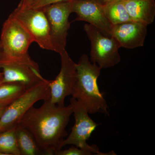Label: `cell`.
Returning <instances> with one entry per match:
<instances>
[{
    "mask_svg": "<svg viewBox=\"0 0 155 155\" xmlns=\"http://www.w3.org/2000/svg\"><path fill=\"white\" fill-rule=\"evenodd\" d=\"M44 101L39 108H30L18 125L32 134L44 155H56L68 135L66 128L73 113L72 106L57 105L49 99Z\"/></svg>",
    "mask_w": 155,
    "mask_h": 155,
    "instance_id": "1",
    "label": "cell"
},
{
    "mask_svg": "<svg viewBox=\"0 0 155 155\" xmlns=\"http://www.w3.org/2000/svg\"><path fill=\"white\" fill-rule=\"evenodd\" d=\"M76 66V80L72 89V97L81 103L88 114L97 113L109 115L107 101L97 84L101 68L91 63L88 56L83 54Z\"/></svg>",
    "mask_w": 155,
    "mask_h": 155,
    "instance_id": "2",
    "label": "cell"
},
{
    "mask_svg": "<svg viewBox=\"0 0 155 155\" xmlns=\"http://www.w3.org/2000/svg\"><path fill=\"white\" fill-rule=\"evenodd\" d=\"M49 82V81L46 79L27 89L7 107L0 117V132L16 127L25 113L35 103L50 99Z\"/></svg>",
    "mask_w": 155,
    "mask_h": 155,
    "instance_id": "3",
    "label": "cell"
},
{
    "mask_svg": "<svg viewBox=\"0 0 155 155\" xmlns=\"http://www.w3.org/2000/svg\"><path fill=\"white\" fill-rule=\"evenodd\" d=\"M33 42V38L25 27L10 15L3 24L0 39L5 57L3 60L29 57L28 48Z\"/></svg>",
    "mask_w": 155,
    "mask_h": 155,
    "instance_id": "4",
    "label": "cell"
},
{
    "mask_svg": "<svg viewBox=\"0 0 155 155\" xmlns=\"http://www.w3.org/2000/svg\"><path fill=\"white\" fill-rule=\"evenodd\" d=\"M84 31L91 42V62L101 69L114 67L121 61L119 50L120 45L112 36L103 34L91 24L84 25Z\"/></svg>",
    "mask_w": 155,
    "mask_h": 155,
    "instance_id": "5",
    "label": "cell"
},
{
    "mask_svg": "<svg viewBox=\"0 0 155 155\" xmlns=\"http://www.w3.org/2000/svg\"><path fill=\"white\" fill-rule=\"evenodd\" d=\"M42 9L48 22L53 51L61 54L66 50L68 31L70 27L69 18L72 13V2L55 3Z\"/></svg>",
    "mask_w": 155,
    "mask_h": 155,
    "instance_id": "6",
    "label": "cell"
},
{
    "mask_svg": "<svg viewBox=\"0 0 155 155\" xmlns=\"http://www.w3.org/2000/svg\"><path fill=\"white\" fill-rule=\"evenodd\" d=\"M70 104L75 117V124L71 133L62 143V148L68 145H73L95 155H104L100 152L97 146L90 145L87 142L98 124L90 117L84 106L72 97L70 99Z\"/></svg>",
    "mask_w": 155,
    "mask_h": 155,
    "instance_id": "7",
    "label": "cell"
},
{
    "mask_svg": "<svg viewBox=\"0 0 155 155\" xmlns=\"http://www.w3.org/2000/svg\"><path fill=\"white\" fill-rule=\"evenodd\" d=\"M10 16L17 19L25 27L34 42L40 48L53 51L48 22L42 9L18 5Z\"/></svg>",
    "mask_w": 155,
    "mask_h": 155,
    "instance_id": "8",
    "label": "cell"
},
{
    "mask_svg": "<svg viewBox=\"0 0 155 155\" xmlns=\"http://www.w3.org/2000/svg\"><path fill=\"white\" fill-rule=\"evenodd\" d=\"M0 68L2 84H20L28 89L46 80L41 75L38 65L30 56L18 60L4 59L0 61Z\"/></svg>",
    "mask_w": 155,
    "mask_h": 155,
    "instance_id": "9",
    "label": "cell"
},
{
    "mask_svg": "<svg viewBox=\"0 0 155 155\" xmlns=\"http://www.w3.org/2000/svg\"><path fill=\"white\" fill-rule=\"evenodd\" d=\"M61 57V70L55 79L49 81L50 102L57 105L64 106L65 98L71 95L76 80L75 64L69 57L66 50L60 54Z\"/></svg>",
    "mask_w": 155,
    "mask_h": 155,
    "instance_id": "10",
    "label": "cell"
},
{
    "mask_svg": "<svg viewBox=\"0 0 155 155\" xmlns=\"http://www.w3.org/2000/svg\"><path fill=\"white\" fill-rule=\"evenodd\" d=\"M72 12L77 15L74 21L88 22L107 36H111L113 25L106 17L102 5L95 0H74Z\"/></svg>",
    "mask_w": 155,
    "mask_h": 155,
    "instance_id": "11",
    "label": "cell"
},
{
    "mask_svg": "<svg viewBox=\"0 0 155 155\" xmlns=\"http://www.w3.org/2000/svg\"><path fill=\"white\" fill-rule=\"evenodd\" d=\"M147 25L133 20L113 25L111 36L117 41L120 48L133 49L143 47L147 33Z\"/></svg>",
    "mask_w": 155,
    "mask_h": 155,
    "instance_id": "12",
    "label": "cell"
},
{
    "mask_svg": "<svg viewBox=\"0 0 155 155\" xmlns=\"http://www.w3.org/2000/svg\"><path fill=\"white\" fill-rule=\"evenodd\" d=\"M124 2L131 20L147 25L153 22L155 17V0H130Z\"/></svg>",
    "mask_w": 155,
    "mask_h": 155,
    "instance_id": "13",
    "label": "cell"
},
{
    "mask_svg": "<svg viewBox=\"0 0 155 155\" xmlns=\"http://www.w3.org/2000/svg\"><path fill=\"white\" fill-rule=\"evenodd\" d=\"M15 130L17 145L21 155H44L35 139L28 130L18 125Z\"/></svg>",
    "mask_w": 155,
    "mask_h": 155,
    "instance_id": "14",
    "label": "cell"
},
{
    "mask_svg": "<svg viewBox=\"0 0 155 155\" xmlns=\"http://www.w3.org/2000/svg\"><path fill=\"white\" fill-rule=\"evenodd\" d=\"M103 7L106 17L113 25L132 20L125 8L124 1L114 0Z\"/></svg>",
    "mask_w": 155,
    "mask_h": 155,
    "instance_id": "15",
    "label": "cell"
},
{
    "mask_svg": "<svg viewBox=\"0 0 155 155\" xmlns=\"http://www.w3.org/2000/svg\"><path fill=\"white\" fill-rule=\"evenodd\" d=\"M15 128L0 132L1 155H21L17 145Z\"/></svg>",
    "mask_w": 155,
    "mask_h": 155,
    "instance_id": "16",
    "label": "cell"
},
{
    "mask_svg": "<svg viewBox=\"0 0 155 155\" xmlns=\"http://www.w3.org/2000/svg\"><path fill=\"white\" fill-rule=\"evenodd\" d=\"M27 89L20 84L6 83L0 84V104L9 106Z\"/></svg>",
    "mask_w": 155,
    "mask_h": 155,
    "instance_id": "17",
    "label": "cell"
},
{
    "mask_svg": "<svg viewBox=\"0 0 155 155\" xmlns=\"http://www.w3.org/2000/svg\"><path fill=\"white\" fill-rule=\"evenodd\" d=\"M74 0H31L23 5H18L29 7L32 8H42L52 4L62 2H72Z\"/></svg>",
    "mask_w": 155,
    "mask_h": 155,
    "instance_id": "18",
    "label": "cell"
},
{
    "mask_svg": "<svg viewBox=\"0 0 155 155\" xmlns=\"http://www.w3.org/2000/svg\"><path fill=\"white\" fill-rule=\"evenodd\" d=\"M92 153L89 151L81 149L75 146H72L68 149L60 150L56 155H91Z\"/></svg>",
    "mask_w": 155,
    "mask_h": 155,
    "instance_id": "19",
    "label": "cell"
},
{
    "mask_svg": "<svg viewBox=\"0 0 155 155\" xmlns=\"http://www.w3.org/2000/svg\"><path fill=\"white\" fill-rule=\"evenodd\" d=\"M99 4L101 5L104 6L107 5L108 3L114 0H95Z\"/></svg>",
    "mask_w": 155,
    "mask_h": 155,
    "instance_id": "20",
    "label": "cell"
},
{
    "mask_svg": "<svg viewBox=\"0 0 155 155\" xmlns=\"http://www.w3.org/2000/svg\"><path fill=\"white\" fill-rule=\"evenodd\" d=\"M8 106L5 105L0 104V117L2 116L5 110Z\"/></svg>",
    "mask_w": 155,
    "mask_h": 155,
    "instance_id": "21",
    "label": "cell"
},
{
    "mask_svg": "<svg viewBox=\"0 0 155 155\" xmlns=\"http://www.w3.org/2000/svg\"><path fill=\"white\" fill-rule=\"evenodd\" d=\"M4 58H5V57H4L2 48L1 43H0V61H2L3 59H4Z\"/></svg>",
    "mask_w": 155,
    "mask_h": 155,
    "instance_id": "22",
    "label": "cell"
},
{
    "mask_svg": "<svg viewBox=\"0 0 155 155\" xmlns=\"http://www.w3.org/2000/svg\"><path fill=\"white\" fill-rule=\"evenodd\" d=\"M31 1V0H21L20 3H19V5H25L26 3H28V2Z\"/></svg>",
    "mask_w": 155,
    "mask_h": 155,
    "instance_id": "23",
    "label": "cell"
},
{
    "mask_svg": "<svg viewBox=\"0 0 155 155\" xmlns=\"http://www.w3.org/2000/svg\"><path fill=\"white\" fill-rule=\"evenodd\" d=\"M1 68H0V81H2L3 74L2 72L1 71Z\"/></svg>",
    "mask_w": 155,
    "mask_h": 155,
    "instance_id": "24",
    "label": "cell"
},
{
    "mask_svg": "<svg viewBox=\"0 0 155 155\" xmlns=\"http://www.w3.org/2000/svg\"><path fill=\"white\" fill-rule=\"evenodd\" d=\"M2 81H0V84H2Z\"/></svg>",
    "mask_w": 155,
    "mask_h": 155,
    "instance_id": "25",
    "label": "cell"
},
{
    "mask_svg": "<svg viewBox=\"0 0 155 155\" xmlns=\"http://www.w3.org/2000/svg\"><path fill=\"white\" fill-rule=\"evenodd\" d=\"M122 1H130V0H122Z\"/></svg>",
    "mask_w": 155,
    "mask_h": 155,
    "instance_id": "26",
    "label": "cell"
}]
</instances>
